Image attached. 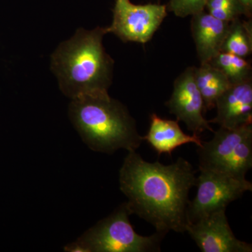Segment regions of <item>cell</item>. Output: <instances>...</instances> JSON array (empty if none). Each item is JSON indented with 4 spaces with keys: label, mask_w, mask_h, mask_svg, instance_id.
<instances>
[{
    "label": "cell",
    "mask_w": 252,
    "mask_h": 252,
    "mask_svg": "<svg viewBox=\"0 0 252 252\" xmlns=\"http://www.w3.org/2000/svg\"><path fill=\"white\" fill-rule=\"evenodd\" d=\"M243 4L245 11H246L247 18H252V0H240Z\"/></svg>",
    "instance_id": "d6986e66"
},
{
    "label": "cell",
    "mask_w": 252,
    "mask_h": 252,
    "mask_svg": "<svg viewBox=\"0 0 252 252\" xmlns=\"http://www.w3.org/2000/svg\"><path fill=\"white\" fill-rule=\"evenodd\" d=\"M195 186L196 195L189 204V222L195 221L212 212L226 209L245 192L252 190V184L245 178L207 170H200Z\"/></svg>",
    "instance_id": "5b68a950"
},
{
    "label": "cell",
    "mask_w": 252,
    "mask_h": 252,
    "mask_svg": "<svg viewBox=\"0 0 252 252\" xmlns=\"http://www.w3.org/2000/svg\"><path fill=\"white\" fill-rule=\"evenodd\" d=\"M165 105L178 122L185 123L193 135L200 136L205 130L214 132L210 123L203 116L206 110L195 84L193 67L187 68L175 79L173 92Z\"/></svg>",
    "instance_id": "52a82bcc"
},
{
    "label": "cell",
    "mask_w": 252,
    "mask_h": 252,
    "mask_svg": "<svg viewBox=\"0 0 252 252\" xmlns=\"http://www.w3.org/2000/svg\"><path fill=\"white\" fill-rule=\"evenodd\" d=\"M195 174L183 158L165 165L147 162L136 151H130L119 172V184L132 215L150 223L158 233H183L189 223V195L196 185Z\"/></svg>",
    "instance_id": "6da1fadb"
},
{
    "label": "cell",
    "mask_w": 252,
    "mask_h": 252,
    "mask_svg": "<svg viewBox=\"0 0 252 252\" xmlns=\"http://www.w3.org/2000/svg\"><path fill=\"white\" fill-rule=\"evenodd\" d=\"M217 116L210 124L227 128H238L252 124V79L232 84L215 103Z\"/></svg>",
    "instance_id": "9c48e42d"
},
{
    "label": "cell",
    "mask_w": 252,
    "mask_h": 252,
    "mask_svg": "<svg viewBox=\"0 0 252 252\" xmlns=\"http://www.w3.org/2000/svg\"><path fill=\"white\" fill-rule=\"evenodd\" d=\"M252 166V135L241 142L229 160L225 164L222 172L237 177L245 178L247 172Z\"/></svg>",
    "instance_id": "2e32d148"
},
{
    "label": "cell",
    "mask_w": 252,
    "mask_h": 252,
    "mask_svg": "<svg viewBox=\"0 0 252 252\" xmlns=\"http://www.w3.org/2000/svg\"><path fill=\"white\" fill-rule=\"evenodd\" d=\"M226 209L205 215L189 222L186 232L203 252H252L251 244L238 240L228 221Z\"/></svg>",
    "instance_id": "ba28073f"
},
{
    "label": "cell",
    "mask_w": 252,
    "mask_h": 252,
    "mask_svg": "<svg viewBox=\"0 0 252 252\" xmlns=\"http://www.w3.org/2000/svg\"><path fill=\"white\" fill-rule=\"evenodd\" d=\"M127 203L86 231L75 243L82 252H152L160 251L165 233L156 231L142 236L134 230Z\"/></svg>",
    "instance_id": "277c9868"
},
{
    "label": "cell",
    "mask_w": 252,
    "mask_h": 252,
    "mask_svg": "<svg viewBox=\"0 0 252 252\" xmlns=\"http://www.w3.org/2000/svg\"><path fill=\"white\" fill-rule=\"evenodd\" d=\"M193 72L205 110H211L215 108L217 99L232 85L231 83L221 71L209 63L200 64L199 67H193Z\"/></svg>",
    "instance_id": "4fadbf2b"
},
{
    "label": "cell",
    "mask_w": 252,
    "mask_h": 252,
    "mask_svg": "<svg viewBox=\"0 0 252 252\" xmlns=\"http://www.w3.org/2000/svg\"><path fill=\"white\" fill-rule=\"evenodd\" d=\"M207 0H170L167 9L175 16L185 18L204 11Z\"/></svg>",
    "instance_id": "ac0fdd59"
},
{
    "label": "cell",
    "mask_w": 252,
    "mask_h": 252,
    "mask_svg": "<svg viewBox=\"0 0 252 252\" xmlns=\"http://www.w3.org/2000/svg\"><path fill=\"white\" fill-rule=\"evenodd\" d=\"M190 24L200 64L209 63L221 51L230 23L214 17L204 10L192 16Z\"/></svg>",
    "instance_id": "8fae6325"
},
{
    "label": "cell",
    "mask_w": 252,
    "mask_h": 252,
    "mask_svg": "<svg viewBox=\"0 0 252 252\" xmlns=\"http://www.w3.org/2000/svg\"><path fill=\"white\" fill-rule=\"evenodd\" d=\"M209 63L221 71L231 84L252 79L251 63L245 58L220 51Z\"/></svg>",
    "instance_id": "9a60e30c"
},
{
    "label": "cell",
    "mask_w": 252,
    "mask_h": 252,
    "mask_svg": "<svg viewBox=\"0 0 252 252\" xmlns=\"http://www.w3.org/2000/svg\"><path fill=\"white\" fill-rule=\"evenodd\" d=\"M222 52L230 53L247 58L252 52V24L248 21L238 18L230 23L229 31L221 47Z\"/></svg>",
    "instance_id": "5bb4252c"
},
{
    "label": "cell",
    "mask_w": 252,
    "mask_h": 252,
    "mask_svg": "<svg viewBox=\"0 0 252 252\" xmlns=\"http://www.w3.org/2000/svg\"><path fill=\"white\" fill-rule=\"evenodd\" d=\"M106 34L105 28L99 27L92 31L78 30L53 54V70L67 97L108 94L114 61L102 44Z\"/></svg>",
    "instance_id": "7a4b0ae2"
},
{
    "label": "cell",
    "mask_w": 252,
    "mask_h": 252,
    "mask_svg": "<svg viewBox=\"0 0 252 252\" xmlns=\"http://www.w3.org/2000/svg\"><path fill=\"white\" fill-rule=\"evenodd\" d=\"M150 127L147 135L142 137L159 156L172 152L180 146L193 143L197 147L202 144L200 136L187 135L181 129L178 121L162 119L156 114L151 115Z\"/></svg>",
    "instance_id": "7c38bea8"
},
{
    "label": "cell",
    "mask_w": 252,
    "mask_h": 252,
    "mask_svg": "<svg viewBox=\"0 0 252 252\" xmlns=\"http://www.w3.org/2000/svg\"><path fill=\"white\" fill-rule=\"evenodd\" d=\"M213 138L198 147L199 170L222 172L225 164L247 137L252 135V124L238 128L221 127L214 131Z\"/></svg>",
    "instance_id": "30bf717a"
},
{
    "label": "cell",
    "mask_w": 252,
    "mask_h": 252,
    "mask_svg": "<svg viewBox=\"0 0 252 252\" xmlns=\"http://www.w3.org/2000/svg\"><path fill=\"white\" fill-rule=\"evenodd\" d=\"M205 9L214 17L225 22H233L242 16L247 17L240 0H207Z\"/></svg>",
    "instance_id": "e0dca14e"
},
{
    "label": "cell",
    "mask_w": 252,
    "mask_h": 252,
    "mask_svg": "<svg viewBox=\"0 0 252 252\" xmlns=\"http://www.w3.org/2000/svg\"><path fill=\"white\" fill-rule=\"evenodd\" d=\"M69 115L84 143L94 152L112 154L122 149L136 151L143 141L128 110L109 94L72 99Z\"/></svg>",
    "instance_id": "3957f363"
},
{
    "label": "cell",
    "mask_w": 252,
    "mask_h": 252,
    "mask_svg": "<svg viewBox=\"0 0 252 252\" xmlns=\"http://www.w3.org/2000/svg\"><path fill=\"white\" fill-rule=\"evenodd\" d=\"M167 6L135 4L130 0H116L112 25L105 28L123 41L144 43L151 40L167 16Z\"/></svg>",
    "instance_id": "8992f818"
}]
</instances>
